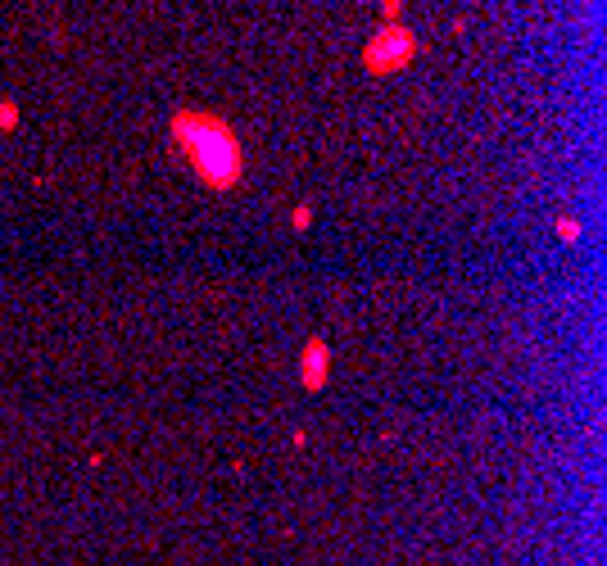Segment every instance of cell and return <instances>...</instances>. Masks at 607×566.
Returning a JSON list of instances; mask_svg holds the SVG:
<instances>
[{"instance_id": "1", "label": "cell", "mask_w": 607, "mask_h": 566, "mask_svg": "<svg viewBox=\"0 0 607 566\" xmlns=\"http://www.w3.org/2000/svg\"><path fill=\"white\" fill-rule=\"evenodd\" d=\"M168 137L191 172L204 181L209 191H236L245 177V150L241 137L222 114L213 109H172L168 118Z\"/></svg>"}, {"instance_id": "2", "label": "cell", "mask_w": 607, "mask_h": 566, "mask_svg": "<svg viewBox=\"0 0 607 566\" xmlns=\"http://www.w3.org/2000/svg\"><path fill=\"white\" fill-rule=\"evenodd\" d=\"M422 41L408 23H381L376 32L363 41V73L367 78H390V73H403L417 59Z\"/></svg>"}, {"instance_id": "3", "label": "cell", "mask_w": 607, "mask_h": 566, "mask_svg": "<svg viewBox=\"0 0 607 566\" xmlns=\"http://www.w3.org/2000/svg\"><path fill=\"white\" fill-rule=\"evenodd\" d=\"M327 372H331V349H327V340H308L304 344V353H300V385L304 390H322L327 385Z\"/></svg>"}, {"instance_id": "4", "label": "cell", "mask_w": 607, "mask_h": 566, "mask_svg": "<svg viewBox=\"0 0 607 566\" xmlns=\"http://www.w3.org/2000/svg\"><path fill=\"white\" fill-rule=\"evenodd\" d=\"M0 127H5V132L19 127V105L14 100H0Z\"/></svg>"}, {"instance_id": "5", "label": "cell", "mask_w": 607, "mask_h": 566, "mask_svg": "<svg viewBox=\"0 0 607 566\" xmlns=\"http://www.w3.org/2000/svg\"><path fill=\"white\" fill-rule=\"evenodd\" d=\"M553 231H557L562 240H580V223H576V218H557Z\"/></svg>"}, {"instance_id": "6", "label": "cell", "mask_w": 607, "mask_h": 566, "mask_svg": "<svg viewBox=\"0 0 607 566\" xmlns=\"http://www.w3.org/2000/svg\"><path fill=\"white\" fill-rule=\"evenodd\" d=\"M381 14L386 23H403V0H381Z\"/></svg>"}, {"instance_id": "7", "label": "cell", "mask_w": 607, "mask_h": 566, "mask_svg": "<svg viewBox=\"0 0 607 566\" xmlns=\"http://www.w3.org/2000/svg\"><path fill=\"white\" fill-rule=\"evenodd\" d=\"M308 223H313V208H295V213H290V227L295 231H304Z\"/></svg>"}]
</instances>
